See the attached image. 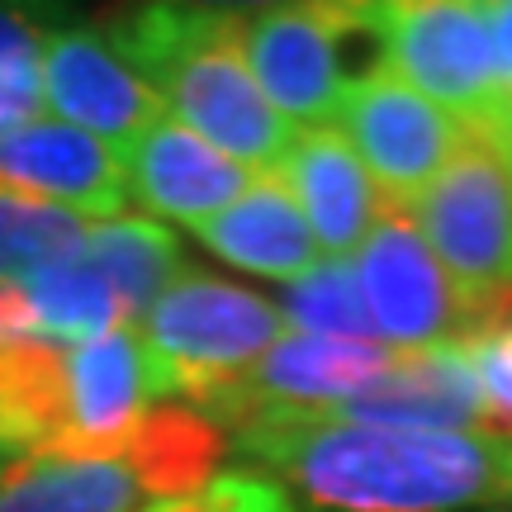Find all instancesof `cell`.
<instances>
[{
	"label": "cell",
	"mask_w": 512,
	"mask_h": 512,
	"mask_svg": "<svg viewBox=\"0 0 512 512\" xmlns=\"http://www.w3.org/2000/svg\"><path fill=\"white\" fill-rule=\"evenodd\" d=\"M399 356V347H384V342L285 332L242 380L214 389L195 413L214 418L223 432H238L242 422L266 418V413H323L389 375L399 366Z\"/></svg>",
	"instance_id": "9c48e42d"
},
{
	"label": "cell",
	"mask_w": 512,
	"mask_h": 512,
	"mask_svg": "<svg viewBox=\"0 0 512 512\" xmlns=\"http://www.w3.org/2000/svg\"><path fill=\"white\" fill-rule=\"evenodd\" d=\"M15 465H19V456H15V451H0V484L10 479V470H15Z\"/></svg>",
	"instance_id": "83f0119b"
},
{
	"label": "cell",
	"mask_w": 512,
	"mask_h": 512,
	"mask_svg": "<svg viewBox=\"0 0 512 512\" xmlns=\"http://www.w3.org/2000/svg\"><path fill=\"white\" fill-rule=\"evenodd\" d=\"M143 512H299L294 494L261 470H223L204 489L171 503H152Z\"/></svg>",
	"instance_id": "cb8c5ba5"
},
{
	"label": "cell",
	"mask_w": 512,
	"mask_h": 512,
	"mask_svg": "<svg viewBox=\"0 0 512 512\" xmlns=\"http://www.w3.org/2000/svg\"><path fill=\"white\" fill-rule=\"evenodd\" d=\"M43 38L48 24H38L24 5H0V138L38 124L43 105Z\"/></svg>",
	"instance_id": "603a6c76"
},
{
	"label": "cell",
	"mask_w": 512,
	"mask_h": 512,
	"mask_svg": "<svg viewBox=\"0 0 512 512\" xmlns=\"http://www.w3.org/2000/svg\"><path fill=\"white\" fill-rule=\"evenodd\" d=\"M242 15L228 5H133L105 19V34L176 124L256 176H271L299 128L256 86L242 53Z\"/></svg>",
	"instance_id": "7a4b0ae2"
},
{
	"label": "cell",
	"mask_w": 512,
	"mask_h": 512,
	"mask_svg": "<svg viewBox=\"0 0 512 512\" xmlns=\"http://www.w3.org/2000/svg\"><path fill=\"white\" fill-rule=\"evenodd\" d=\"M72 432V347L43 337L0 342V451L62 456Z\"/></svg>",
	"instance_id": "ac0fdd59"
},
{
	"label": "cell",
	"mask_w": 512,
	"mask_h": 512,
	"mask_svg": "<svg viewBox=\"0 0 512 512\" xmlns=\"http://www.w3.org/2000/svg\"><path fill=\"white\" fill-rule=\"evenodd\" d=\"M332 128H342V138L361 157L389 209H408L470 143V124H460L437 100L413 91L389 67L351 86Z\"/></svg>",
	"instance_id": "ba28073f"
},
{
	"label": "cell",
	"mask_w": 512,
	"mask_h": 512,
	"mask_svg": "<svg viewBox=\"0 0 512 512\" xmlns=\"http://www.w3.org/2000/svg\"><path fill=\"white\" fill-rule=\"evenodd\" d=\"M460 347H465L470 366H475L479 389H484V399L494 408L498 427L512 437V318H503V323H494V328H484V332L460 337Z\"/></svg>",
	"instance_id": "d4e9b609"
},
{
	"label": "cell",
	"mask_w": 512,
	"mask_h": 512,
	"mask_svg": "<svg viewBox=\"0 0 512 512\" xmlns=\"http://www.w3.org/2000/svg\"><path fill=\"white\" fill-rule=\"evenodd\" d=\"M403 214L460 290L470 332L512 318V152L498 124L470 128V143Z\"/></svg>",
	"instance_id": "277c9868"
},
{
	"label": "cell",
	"mask_w": 512,
	"mask_h": 512,
	"mask_svg": "<svg viewBox=\"0 0 512 512\" xmlns=\"http://www.w3.org/2000/svg\"><path fill=\"white\" fill-rule=\"evenodd\" d=\"M228 446L309 512H475L512 503V437L266 413Z\"/></svg>",
	"instance_id": "6da1fadb"
},
{
	"label": "cell",
	"mask_w": 512,
	"mask_h": 512,
	"mask_svg": "<svg viewBox=\"0 0 512 512\" xmlns=\"http://www.w3.org/2000/svg\"><path fill=\"white\" fill-rule=\"evenodd\" d=\"M166 403L162 375L133 328L95 337L72 347V413L76 432L57 460H95L114 456L138 427L147 408Z\"/></svg>",
	"instance_id": "2e32d148"
},
{
	"label": "cell",
	"mask_w": 512,
	"mask_h": 512,
	"mask_svg": "<svg viewBox=\"0 0 512 512\" xmlns=\"http://www.w3.org/2000/svg\"><path fill=\"white\" fill-rule=\"evenodd\" d=\"M256 86L294 128H328L356 81L384 67L380 5H266L242 15Z\"/></svg>",
	"instance_id": "5b68a950"
},
{
	"label": "cell",
	"mask_w": 512,
	"mask_h": 512,
	"mask_svg": "<svg viewBox=\"0 0 512 512\" xmlns=\"http://www.w3.org/2000/svg\"><path fill=\"white\" fill-rule=\"evenodd\" d=\"M384 67L437 100L460 124H498L508 86L498 72L489 10L475 0H389L380 5Z\"/></svg>",
	"instance_id": "52a82bcc"
},
{
	"label": "cell",
	"mask_w": 512,
	"mask_h": 512,
	"mask_svg": "<svg viewBox=\"0 0 512 512\" xmlns=\"http://www.w3.org/2000/svg\"><path fill=\"white\" fill-rule=\"evenodd\" d=\"M190 233L219 261H228V266L266 275V280H285V285L328 261L318 238H313L309 219H304V209H299V200H294L290 185L280 181L275 171L261 176L223 214L195 223Z\"/></svg>",
	"instance_id": "e0dca14e"
},
{
	"label": "cell",
	"mask_w": 512,
	"mask_h": 512,
	"mask_svg": "<svg viewBox=\"0 0 512 512\" xmlns=\"http://www.w3.org/2000/svg\"><path fill=\"white\" fill-rule=\"evenodd\" d=\"M133 332L162 375L166 403L200 408L214 389L242 380L290 328L266 294L185 271Z\"/></svg>",
	"instance_id": "8992f818"
},
{
	"label": "cell",
	"mask_w": 512,
	"mask_h": 512,
	"mask_svg": "<svg viewBox=\"0 0 512 512\" xmlns=\"http://www.w3.org/2000/svg\"><path fill=\"white\" fill-rule=\"evenodd\" d=\"M86 261L105 275V285L119 299L128 328H138L143 313L190 271L181 238L166 223L138 219V214L91 223V233H86Z\"/></svg>",
	"instance_id": "d6986e66"
},
{
	"label": "cell",
	"mask_w": 512,
	"mask_h": 512,
	"mask_svg": "<svg viewBox=\"0 0 512 512\" xmlns=\"http://www.w3.org/2000/svg\"><path fill=\"white\" fill-rule=\"evenodd\" d=\"M91 219L0 185V285H24L48 266L81 256Z\"/></svg>",
	"instance_id": "44dd1931"
},
{
	"label": "cell",
	"mask_w": 512,
	"mask_h": 512,
	"mask_svg": "<svg viewBox=\"0 0 512 512\" xmlns=\"http://www.w3.org/2000/svg\"><path fill=\"white\" fill-rule=\"evenodd\" d=\"M313 418L361 422V427H441V432H503L479 389V375L460 342L403 351L399 366L366 384L356 399L323 408ZM508 437V432H503Z\"/></svg>",
	"instance_id": "4fadbf2b"
},
{
	"label": "cell",
	"mask_w": 512,
	"mask_h": 512,
	"mask_svg": "<svg viewBox=\"0 0 512 512\" xmlns=\"http://www.w3.org/2000/svg\"><path fill=\"white\" fill-rule=\"evenodd\" d=\"M489 512H512V503H508V508H489Z\"/></svg>",
	"instance_id": "f1b7e54d"
},
{
	"label": "cell",
	"mask_w": 512,
	"mask_h": 512,
	"mask_svg": "<svg viewBox=\"0 0 512 512\" xmlns=\"http://www.w3.org/2000/svg\"><path fill=\"white\" fill-rule=\"evenodd\" d=\"M498 133H503V143L512 152V95H508V105H503V114H498Z\"/></svg>",
	"instance_id": "4316f807"
},
{
	"label": "cell",
	"mask_w": 512,
	"mask_h": 512,
	"mask_svg": "<svg viewBox=\"0 0 512 512\" xmlns=\"http://www.w3.org/2000/svg\"><path fill=\"white\" fill-rule=\"evenodd\" d=\"M489 10V29H494V53H498V72H503V86L512 95V0H494L484 5Z\"/></svg>",
	"instance_id": "484cf974"
},
{
	"label": "cell",
	"mask_w": 512,
	"mask_h": 512,
	"mask_svg": "<svg viewBox=\"0 0 512 512\" xmlns=\"http://www.w3.org/2000/svg\"><path fill=\"white\" fill-rule=\"evenodd\" d=\"M43 105L62 124L110 147H133L166 119L162 95L128 67L105 24H48L43 38Z\"/></svg>",
	"instance_id": "8fae6325"
},
{
	"label": "cell",
	"mask_w": 512,
	"mask_h": 512,
	"mask_svg": "<svg viewBox=\"0 0 512 512\" xmlns=\"http://www.w3.org/2000/svg\"><path fill=\"white\" fill-rule=\"evenodd\" d=\"M275 176L290 185V195L299 200L328 261H347L351 252H361L370 228L389 209L361 157L342 138V128L332 124L299 128V138L285 152V162L275 166Z\"/></svg>",
	"instance_id": "9a60e30c"
},
{
	"label": "cell",
	"mask_w": 512,
	"mask_h": 512,
	"mask_svg": "<svg viewBox=\"0 0 512 512\" xmlns=\"http://www.w3.org/2000/svg\"><path fill=\"white\" fill-rule=\"evenodd\" d=\"M128 195L157 219H176L185 228L223 214L233 200H242L261 176L242 162L223 157L200 133H190L176 119L152 124L133 147H124Z\"/></svg>",
	"instance_id": "5bb4252c"
},
{
	"label": "cell",
	"mask_w": 512,
	"mask_h": 512,
	"mask_svg": "<svg viewBox=\"0 0 512 512\" xmlns=\"http://www.w3.org/2000/svg\"><path fill=\"white\" fill-rule=\"evenodd\" d=\"M351 266L384 347L422 351L470 337L465 299L403 209H384Z\"/></svg>",
	"instance_id": "30bf717a"
},
{
	"label": "cell",
	"mask_w": 512,
	"mask_h": 512,
	"mask_svg": "<svg viewBox=\"0 0 512 512\" xmlns=\"http://www.w3.org/2000/svg\"><path fill=\"white\" fill-rule=\"evenodd\" d=\"M228 451V432L185 403L147 408L114 456L19 460L0 484V512H143L204 489Z\"/></svg>",
	"instance_id": "3957f363"
},
{
	"label": "cell",
	"mask_w": 512,
	"mask_h": 512,
	"mask_svg": "<svg viewBox=\"0 0 512 512\" xmlns=\"http://www.w3.org/2000/svg\"><path fill=\"white\" fill-rule=\"evenodd\" d=\"M24 294H29V304H34L38 337H43V342L86 347L95 337H110V332L128 328L119 299H114V290L105 285V275L86 261V247H81V256H72V261L48 266V271H38L34 280H24Z\"/></svg>",
	"instance_id": "ffe728a7"
},
{
	"label": "cell",
	"mask_w": 512,
	"mask_h": 512,
	"mask_svg": "<svg viewBox=\"0 0 512 512\" xmlns=\"http://www.w3.org/2000/svg\"><path fill=\"white\" fill-rule=\"evenodd\" d=\"M275 309L285 323L313 337H351V342H380L375 323L366 313L361 285H356V266L351 261H323L309 275H299L290 285H280Z\"/></svg>",
	"instance_id": "7402d4cb"
},
{
	"label": "cell",
	"mask_w": 512,
	"mask_h": 512,
	"mask_svg": "<svg viewBox=\"0 0 512 512\" xmlns=\"http://www.w3.org/2000/svg\"><path fill=\"white\" fill-rule=\"evenodd\" d=\"M0 185L29 200L62 204L91 223L124 219L128 171L124 152L62 119H38L0 138Z\"/></svg>",
	"instance_id": "7c38bea8"
}]
</instances>
